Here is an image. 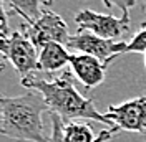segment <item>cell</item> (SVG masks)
Instances as JSON below:
<instances>
[{
  "instance_id": "obj_8",
  "label": "cell",
  "mask_w": 146,
  "mask_h": 142,
  "mask_svg": "<svg viewBox=\"0 0 146 142\" xmlns=\"http://www.w3.org/2000/svg\"><path fill=\"white\" fill-rule=\"evenodd\" d=\"M111 127L128 132H146V96L133 98L121 104H111L105 112Z\"/></svg>"
},
{
  "instance_id": "obj_1",
  "label": "cell",
  "mask_w": 146,
  "mask_h": 142,
  "mask_svg": "<svg viewBox=\"0 0 146 142\" xmlns=\"http://www.w3.org/2000/svg\"><path fill=\"white\" fill-rule=\"evenodd\" d=\"M23 88L40 93L45 99L48 111L56 114L63 122H72L76 119L96 121L111 127L106 116L95 107V99L85 98L75 88L72 71H62L58 74H48L38 71L35 74L20 80Z\"/></svg>"
},
{
  "instance_id": "obj_11",
  "label": "cell",
  "mask_w": 146,
  "mask_h": 142,
  "mask_svg": "<svg viewBox=\"0 0 146 142\" xmlns=\"http://www.w3.org/2000/svg\"><path fill=\"white\" fill-rule=\"evenodd\" d=\"M3 3H9L12 13L20 15L22 18L27 20V25H32L43 13L40 7L42 5H45V7L53 5V0H3Z\"/></svg>"
},
{
  "instance_id": "obj_14",
  "label": "cell",
  "mask_w": 146,
  "mask_h": 142,
  "mask_svg": "<svg viewBox=\"0 0 146 142\" xmlns=\"http://www.w3.org/2000/svg\"><path fill=\"white\" fill-rule=\"evenodd\" d=\"M143 12H146V0H145V3H143Z\"/></svg>"
},
{
  "instance_id": "obj_5",
  "label": "cell",
  "mask_w": 146,
  "mask_h": 142,
  "mask_svg": "<svg viewBox=\"0 0 146 142\" xmlns=\"http://www.w3.org/2000/svg\"><path fill=\"white\" fill-rule=\"evenodd\" d=\"M20 28L25 32V35L28 36V40L35 45V48L40 50L48 43H62L66 46L68 43V27L65 23V20L58 13H55L52 10H43L42 17L36 22H33L32 25H25L22 23Z\"/></svg>"
},
{
  "instance_id": "obj_6",
  "label": "cell",
  "mask_w": 146,
  "mask_h": 142,
  "mask_svg": "<svg viewBox=\"0 0 146 142\" xmlns=\"http://www.w3.org/2000/svg\"><path fill=\"white\" fill-rule=\"evenodd\" d=\"M128 41H111L100 36L93 35L86 30H78L75 35H70L66 48L75 53L90 55L95 56L108 66L111 61H115L119 55H123V50Z\"/></svg>"
},
{
  "instance_id": "obj_7",
  "label": "cell",
  "mask_w": 146,
  "mask_h": 142,
  "mask_svg": "<svg viewBox=\"0 0 146 142\" xmlns=\"http://www.w3.org/2000/svg\"><path fill=\"white\" fill-rule=\"evenodd\" d=\"M52 119V134L50 142H108L119 132L118 127H108L103 129L98 135L93 134V129L88 122H63L56 114L50 112Z\"/></svg>"
},
{
  "instance_id": "obj_4",
  "label": "cell",
  "mask_w": 146,
  "mask_h": 142,
  "mask_svg": "<svg viewBox=\"0 0 146 142\" xmlns=\"http://www.w3.org/2000/svg\"><path fill=\"white\" fill-rule=\"evenodd\" d=\"M75 23L78 30H86L93 35L111 40V41H123L121 38L129 32V15L113 17L110 13H98L93 10L85 9L75 15Z\"/></svg>"
},
{
  "instance_id": "obj_3",
  "label": "cell",
  "mask_w": 146,
  "mask_h": 142,
  "mask_svg": "<svg viewBox=\"0 0 146 142\" xmlns=\"http://www.w3.org/2000/svg\"><path fill=\"white\" fill-rule=\"evenodd\" d=\"M0 46H2L3 60H9L12 63L20 80H25L40 71L38 70V50L28 40V36L25 35L22 28L12 30V35L7 40H0Z\"/></svg>"
},
{
  "instance_id": "obj_9",
  "label": "cell",
  "mask_w": 146,
  "mask_h": 142,
  "mask_svg": "<svg viewBox=\"0 0 146 142\" xmlns=\"http://www.w3.org/2000/svg\"><path fill=\"white\" fill-rule=\"evenodd\" d=\"M70 68L76 80L82 83L86 89H91L101 84L106 74V64L90 55L73 53L70 58Z\"/></svg>"
},
{
  "instance_id": "obj_15",
  "label": "cell",
  "mask_w": 146,
  "mask_h": 142,
  "mask_svg": "<svg viewBox=\"0 0 146 142\" xmlns=\"http://www.w3.org/2000/svg\"><path fill=\"white\" fill-rule=\"evenodd\" d=\"M145 64H146V55H145Z\"/></svg>"
},
{
  "instance_id": "obj_12",
  "label": "cell",
  "mask_w": 146,
  "mask_h": 142,
  "mask_svg": "<svg viewBox=\"0 0 146 142\" xmlns=\"http://www.w3.org/2000/svg\"><path fill=\"white\" fill-rule=\"evenodd\" d=\"M128 53H146V23H141V30L126 43L123 55Z\"/></svg>"
},
{
  "instance_id": "obj_10",
  "label": "cell",
  "mask_w": 146,
  "mask_h": 142,
  "mask_svg": "<svg viewBox=\"0 0 146 142\" xmlns=\"http://www.w3.org/2000/svg\"><path fill=\"white\" fill-rule=\"evenodd\" d=\"M72 55L68 53V48L62 43H48L38 53V70L42 73L55 74L56 71L63 70L66 63L70 64Z\"/></svg>"
},
{
  "instance_id": "obj_13",
  "label": "cell",
  "mask_w": 146,
  "mask_h": 142,
  "mask_svg": "<svg viewBox=\"0 0 146 142\" xmlns=\"http://www.w3.org/2000/svg\"><path fill=\"white\" fill-rule=\"evenodd\" d=\"M103 3H105L106 9L118 7L121 10V15H129V9L135 7L136 0H103Z\"/></svg>"
},
{
  "instance_id": "obj_2",
  "label": "cell",
  "mask_w": 146,
  "mask_h": 142,
  "mask_svg": "<svg viewBox=\"0 0 146 142\" xmlns=\"http://www.w3.org/2000/svg\"><path fill=\"white\" fill-rule=\"evenodd\" d=\"M48 111L45 99L36 91L22 96H2L0 132L5 137L22 142H50L43 127V112Z\"/></svg>"
}]
</instances>
